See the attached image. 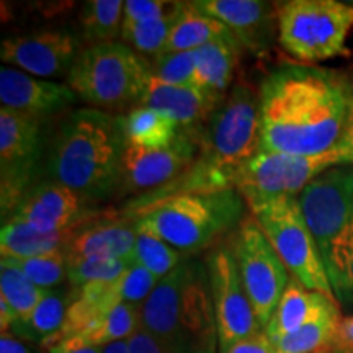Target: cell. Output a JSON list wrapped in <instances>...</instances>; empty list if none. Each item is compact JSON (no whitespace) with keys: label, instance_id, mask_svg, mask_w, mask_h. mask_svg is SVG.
<instances>
[{"label":"cell","instance_id":"obj_42","mask_svg":"<svg viewBox=\"0 0 353 353\" xmlns=\"http://www.w3.org/2000/svg\"><path fill=\"white\" fill-rule=\"evenodd\" d=\"M48 350L50 353H103L105 348L88 345V343L79 341L77 337H68L51 345Z\"/></svg>","mask_w":353,"mask_h":353},{"label":"cell","instance_id":"obj_1","mask_svg":"<svg viewBox=\"0 0 353 353\" xmlns=\"http://www.w3.org/2000/svg\"><path fill=\"white\" fill-rule=\"evenodd\" d=\"M350 83L332 69L281 64L260 83V151L319 156L334 151L345 125Z\"/></svg>","mask_w":353,"mask_h":353},{"label":"cell","instance_id":"obj_30","mask_svg":"<svg viewBox=\"0 0 353 353\" xmlns=\"http://www.w3.org/2000/svg\"><path fill=\"white\" fill-rule=\"evenodd\" d=\"M139 309L131 304H118L108 314L100 317L81 332L72 335L88 345L108 347L112 343L125 342L141 327Z\"/></svg>","mask_w":353,"mask_h":353},{"label":"cell","instance_id":"obj_27","mask_svg":"<svg viewBox=\"0 0 353 353\" xmlns=\"http://www.w3.org/2000/svg\"><path fill=\"white\" fill-rule=\"evenodd\" d=\"M226 34L231 33L221 21L200 12L193 7L192 2H185L179 19L174 23V28H172L164 52L196 51Z\"/></svg>","mask_w":353,"mask_h":353},{"label":"cell","instance_id":"obj_13","mask_svg":"<svg viewBox=\"0 0 353 353\" xmlns=\"http://www.w3.org/2000/svg\"><path fill=\"white\" fill-rule=\"evenodd\" d=\"M298 200L324 255L353 221V164H341L325 170L299 193Z\"/></svg>","mask_w":353,"mask_h":353},{"label":"cell","instance_id":"obj_8","mask_svg":"<svg viewBox=\"0 0 353 353\" xmlns=\"http://www.w3.org/2000/svg\"><path fill=\"white\" fill-rule=\"evenodd\" d=\"M352 164L337 148L319 156L260 151L237 174L234 188L252 211L265 203L299 193L325 170Z\"/></svg>","mask_w":353,"mask_h":353},{"label":"cell","instance_id":"obj_22","mask_svg":"<svg viewBox=\"0 0 353 353\" xmlns=\"http://www.w3.org/2000/svg\"><path fill=\"white\" fill-rule=\"evenodd\" d=\"M70 299L63 291H46L41 301L37 304L30 314L13 322L8 332L17 339L30 343H41L50 348L57 342L68 314Z\"/></svg>","mask_w":353,"mask_h":353},{"label":"cell","instance_id":"obj_26","mask_svg":"<svg viewBox=\"0 0 353 353\" xmlns=\"http://www.w3.org/2000/svg\"><path fill=\"white\" fill-rule=\"evenodd\" d=\"M324 296H327V294L309 291L303 283H299L296 278L291 276L283 296L278 303L270 322L265 327V334L272 341H276L285 335L296 332L316 314Z\"/></svg>","mask_w":353,"mask_h":353},{"label":"cell","instance_id":"obj_5","mask_svg":"<svg viewBox=\"0 0 353 353\" xmlns=\"http://www.w3.org/2000/svg\"><path fill=\"white\" fill-rule=\"evenodd\" d=\"M151 77L144 56L113 41L83 48L65 83L92 108L110 113L139 107Z\"/></svg>","mask_w":353,"mask_h":353},{"label":"cell","instance_id":"obj_18","mask_svg":"<svg viewBox=\"0 0 353 353\" xmlns=\"http://www.w3.org/2000/svg\"><path fill=\"white\" fill-rule=\"evenodd\" d=\"M79 97L68 83L33 77L15 68L0 69V101L2 108L48 118L69 108Z\"/></svg>","mask_w":353,"mask_h":353},{"label":"cell","instance_id":"obj_2","mask_svg":"<svg viewBox=\"0 0 353 353\" xmlns=\"http://www.w3.org/2000/svg\"><path fill=\"white\" fill-rule=\"evenodd\" d=\"M125 149L120 117L97 108L74 110L61 120L52 136L48 179L94 205L118 198Z\"/></svg>","mask_w":353,"mask_h":353},{"label":"cell","instance_id":"obj_15","mask_svg":"<svg viewBox=\"0 0 353 353\" xmlns=\"http://www.w3.org/2000/svg\"><path fill=\"white\" fill-rule=\"evenodd\" d=\"M81 33L70 28H51L2 41L0 57L8 65L33 77H68L76 64L82 46Z\"/></svg>","mask_w":353,"mask_h":353},{"label":"cell","instance_id":"obj_11","mask_svg":"<svg viewBox=\"0 0 353 353\" xmlns=\"http://www.w3.org/2000/svg\"><path fill=\"white\" fill-rule=\"evenodd\" d=\"M43 118L0 108V201L2 221L17 208L21 196L38 182L44 138Z\"/></svg>","mask_w":353,"mask_h":353},{"label":"cell","instance_id":"obj_35","mask_svg":"<svg viewBox=\"0 0 353 353\" xmlns=\"http://www.w3.org/2000/svg\"><path fill=\"white\" fill-rule=\"evenodd\" d=\"M7 262L20 268L34 285L46 291L57 290V286L63 285V281L68 278V257H65L64 249L38 255V257L7 260Z\"/></svg>","mask_w":353,"mask_h":353},{"label":"cell","instance_id":"obj_4","mask_svg":"<svg viewBox=\"0 0 353 353\" xmlns=\"http://www.w3.org/2000/svg\"><path fill=\"white\" fill-rule=\"evenodd\" d=\"M247 203L236 188L183 193L130 218L182 254H196L244 221Z\"/></svg>","mask_w":353,"mask_h":353},{"label":"cell","instance_id":"obj_41","mask_svg":"<svg viewBox=\"0 0 353 353\" xmlns=\"http://www.w3.org/2000/svg\"><path fill=\"white\" fill-rule=\"evenodd\" d=\"M126 345L128 353H165L164 348L141 327L128 339Z\"/></svg>","mask_w":353,"mask_h":353},{"label":"cell","instance_id":"obj_14","mask_svg":"<svg viewBox=\"0 0 353 353\" xmlns=\"http://www.w3.org/2000/svg\"><path fill=\"white\" fill-rule=\"evenodd\" d=\"M200 138L180 131L164 149H143L126 144L118 198L145 195L179 179L200 154Z\"/></svg>","mask_w":353,"mask_h":353},{"label":"cell","instance_id":"obj_17","mask_svg":"<svg viewBox=\"0 0 353 353\" xmlns=\"http://www.w3.org/2000/svg\"><path fill=\"white\" fill-rule=\"evenodd\" d=\"M193 7L218 20L239 44L262 56L272 48L278 34V13L262 0H195Z\"/></svg>","mask_w":353,"mask_h":353},{"label":"cell","instance_id":"obj_43","mask_svg":"<svg viewBox=\"0 0 353 353\" xmlns=\"http://www.w3.org/2000/svg\"><path fill=\"white\" fill-rule=\"evenodd\" d=\"M332 345L353 348V314L342 317Z\"/></svg>","mask_w":353,"mask_h":353},{"label":"cell","instance_id":"obj_3","mask_svg":"<svg viewBox=\"0 0 353 353\" xmlns=\"http://www.w3.org/2000/svg\"><path fill=\"white\" fill-rule=\"evenodd\" d=\"M144 329L165 353H219L208 267L185 259L139 309Z\"/></svg>","mask_w":353,"mask_h":353},{"label":"cell","instance_id":"obj_33","mask_svg":"<svg viewBox=\"0 0 353 353\" xmlns=\"http://www.w3.org/2000/svg\"><path fill=\"white\" fill-rule=\"evenodd\" d=\"M46 290H41L20 268L7 260L0 262V299L10 306L15 314L23 317L37 307Z\"/></svg>","mask_w":353,"mask_h":353},{"label":"cell","instance_id":"obj_7","mask_svg":"<svg viewBox=\"0 0 353 353\" xmlns=\"http://www.w3.org/2000/svg\"><path fill=\"white\" fill-rule=\"evenodd\" d=\"M291 276L309 291L334 298L321 249L304 218L298 196H283L250 211ZM335 299V298H334Z\"/></svg>","mask_w":353,"mask_h":353},{"label":"cell","instance_id":"obj_31","mask_svg":"<svg viewBox=\"0 0 353 353\" xmlns=\"http://www.w3.org/2000/svg\"><path fill=\"white\" fill-rule=\"evenodd\" d=\"M185 2H176L174 10L157 20L144 23H123L120 41L128 44L141 56L157 57L164 52L174 23L179 19Z\"/></svg>","mask_w":353,"mask_h":353},{"label":"cell","instance_id":"obj_44","mask_svg":"<svg viewBox=\"0 0 353 353\" xmlns=\"http://www.w3.org/2000/svg\"><path fill=\"white\" fill-rule=\"evenodd\" d=\"M0 353H33L28 343L17 339L10 332H2L0 335Z\"/></svg>","mask_w":353,"mask_h":353},{"label":"cell","instance_id":"obj_28","mask_svg":"<svg viewBox=\"0 0 353 353\" xmlns=\"http://www.w3.org/2000/svg\"><path fill=\"white\" fill-rule=\"evenodd\" d=\"M123 21H125V2L123 0L85 2L79 13L82 41H85L87 46L120 41Z\"/></svg>","mask_w":353,"mask_h":353},{"label":"cell","instance_id":"obj_19","mask_svg":"<svg viewBox=\"0 0 353 353\" xmlns=\"http://www.w3.org/2000/svg\"><path fill=\"white\" fill-rule=\"evenodd\" d=\"M136 237L138 231L132 221L108 213L72 229L64 254L68 260L110 257L131 262Z\"/></svg>","mask_w":353,"mask_h":353},{"label":"cell","instance_id":"obj_21","mask_svg":"<svg viewBox=\"0 0 353 353\" xmlns=\"http://www.w3.org/2000/svg\"><path fill=\"white\" fill-rule=\"evenodd\" d=\"M242 46L232 34L214 39L206 46L195 51L196 57V82L195 87L213 97L214 100L223 101L229 94L239 61Z\"/></svg>","mask_w":353,"mask_h":353},{"label":"cell","instance_id":"obj_23","mask_svg":"<svg viewBox=\"0 0 353 353\" xmlns=\"http://www.w3.org/2000/svg\"><path fill=\"white\" fill-rule=\"evenodd\" d=\"M341 307L334 298L324 296L319 309L311 321H307L296 332L273 341L276 353H316L332 345L339 324H341Z\"/></svg>","mask_w":353,"mask_h":353},{"label":"cell","instance_id":"obj_36","mask_svg":"<svg viewBox=\"0 0 353 353\" xmlns=\"http://www.w3.org/2000/svg\"><path fill=\"white\" fill-rule=\"evenodd\" d=\"M152 77L162 83L176 87H192L196 82L195 51L164 52L151 63Z\"/></svg>","mask_w":353,"mask_h":353},{"label":"cell","instance_id":"obj_29","mask_svg":"<svg viewBox=\"0 0 353 353\" xmlns=\"http://www.w3.org/2000/svg\"><path fill=\"white\" fill-rule=\"evenodd\" d=\"M339 306L353 309V221L322 255Z\"/></svg>","mask_w":353,"mask_h":353},{"label":"cell","instance_id":"obj_10","mask_svg":"<svg viewBox=\"0 0 353 353\" xmlns=\"http://www.w3.org/2000/svg\"><path fill=\"white\" fill-rule=\"evenodd\" d=\"M200 144L234 174L260 152L259 99L247 85H234L200 136Z\"/></svg>","mask_w":353,"mask_h":353},{"label":"cell","instance_id":"obj_25","mask_svg":"<svg viewBox=\"0 0 353 353\" xmlns=\"http://www.w3.org/2000/svg\"><path fill=\"white\" fill-rule=\"evenodd\" d=\"M126 144L143 149H164L180 134V126L169 114L148 107H136L120 114Z\"/></svg>","mask_w":353,"mask_h":353},{"label":"cell","instance_id":"obj_40","mask_svg":"<svg viewBox=\"0 0 353 353\" xmlns=\"http://www.w3.org/2000/svg\"><path fill=\"white\" fill-rule=\"evenodd\" d=\"M337 149L342 154H345L348 161L353 164V82L350 83V90H348V103H347V114H345V125L339 141Z\"/></svg>","mask_w":353,"mask_h":353},{"label":"cell","instance_id":"obj_16","mask_svg":"<svg viewBox=\"0 0 353 353\" xmlns=\"http://www.w3.org/2000/svg\"><path fill=\"white\" fill-rule=\"evenodd\" d=\"M108 213L65 185L44 179L26 190L6 221H21L41 231L57 232L76 229Z\"/></svg>","mask_w":353,"mask_h":353},{"label":"cell","instance_id":"obj_45","mask_svg":"<svg viewBox=\"0 0 353 353\" xmlns=\"http://www.w3.org/2000/svg\"><path fill=\"white\" fill-rule=\"evenodd\" d=\"M103 353H128L126 341H125V342H117V343H112V345L105 347Z\"/></svg>","mask_w":353,"mask_h":353},{"label":"cell","instance_id":"obj_9","mask_svg":"<svg viewBox=\"0 0 353 353\" xmlns=\"http://www.w3.org/2000/svg\"><path fill=\"white\" fill-rule=\"evenodd\" d=\"M229 247L255 316L265 330L290 283L291 273L254 216L242 221Z\"/></svg>","mask_w":353,"mask_h":353},{"label":"cell","instance_id":"obj_20","mask_svg":"<svg viewBox=\"0 0 353 353\" xmlns=\"http://www.w3.org/2000/svg\"><path fill=\"white\" fill-rule=\"evenodd\" d=\"M219 103L221 101L214 100L195 85H169L151 77L139 107L154 108L169 114L179 123L180 130L200 138L206 123L210 121L211 114Z\"/></svg>","mask_w":353,"mask_h":353},{"label":"cell","instance_id":"obj_38","mask_svg":"<svg viewBox=\"0 0 353 353\" xmlns=\"http://www.w3.org/2000/svg\"><path fill=\"white\" fill-rule=\"evenodd\" d=\"M176 2H167V0H126L123 23H144V21L157 20L174 10Z\"/></svg>","mask_w":353,"mask_h":353},{"label":"cell","instance_id":"obj_32","mask_svg":"<svg viewBox=\"0 0 353 353\" xmlns=\"http://www.w3.org/2000/svg\"><path fill=\"white\" fill-rule=\"evenodd\" d=\"M138 231L136 245L131 255V263H138L145 270L151 272L159 281L169 276L172 272L183 262L182 252L167 244L161 237L151 232Z\"/></svg>","mask_w":353,"mask_h":353},{"label":"cell","instance_id":"obj_39","mask_svg":"<svg viewBox=\"0 0 353 353\" xmlns=\"http://www.w3.org/2000/svg\"><path fill=\"white\" fill-rule=\"evenodd\" d=\"M226 353H276V350L272 339L262 330L252 337L234 343Z\"/></svg>","mask_w":353,"mask_h":353},{"label":"cell","instance_id":"obj_6","mask_svg":"<svg viewBox=\"0 0 353 353\" xmlns=\"http://www.w3.org/2000/svg\"><path fill=\"white\" fill-rule=\"evenodd\" d=\"M278 43L304 63L347 56L353 6L337 0H291L278 8Z\"/></svg>","mask_w":353,"mask_h":353},{"label":"cell","instance_id":"obj_46","mask_svg":"<svg viewBox=\"0 0 353 353\" xmlns=\"http://www.w3.org/2000/svg\"><path fill=\"white\" fill-rule=\"evenodd\" d=\"M316 353H353V348H345V347H337V345H329L322 350Z\"/></svg>","mask_w":353,"mask_h":353},{"label":"cell","instance_id":"obj_12","mask_svg":"<svg viewBox=\"0 0 353 353\" xmlns=\"http://www.w3.org/2000/svg\"><path fill=\"white\" fill-rule=\"evenodd\" d=\"M211 298L219 337V353L262 332V325L242 285L231 247H218L206 259Z\"/></svg>","mask_w":353,"mask_h":353},{"label":"cell","instance_id":"obj_24","mask_svg":"<svg viewBox=\"0 0 353 353\" xmlns=\"http://www.w3.org/2000/svg\"><path fill=\"white\" fill-rule=\"evenodd\" d=\"M72 232H48L21 221H6L0 231V254L3 260H21L38 257L64 249Z\"/></svg>","mask_w":353,"mask_h":353},{"label":"cell","instance_id":"obj_37","mask_svg":"<svg viewBox=\"0 0 353 353\" xmlns=\"http://www.w3.org/2000/svg\"><path fill=\"white\" fill-rule=\"evenodd\" d=\"M157 285V278L138 263H131L130 268L114 281L120 301L136 307L143 306Z\"/></svg>","mask_w":353,"mask_h":353},{"label":"cell","instance_id":"obj_34","mask_svg":"<svg viewBox=\"0 0 353 353\" xmlns=\"http://www.w3.org/2000/svg\"><path fill=\"white\" fill-rule=\"evenodd\" d=\"M126 259L88 257L68 260V280L76 288L94 283H113L130 268Z\"/></svg>","mask_w":353,"mask_h":353}]
</instances>
